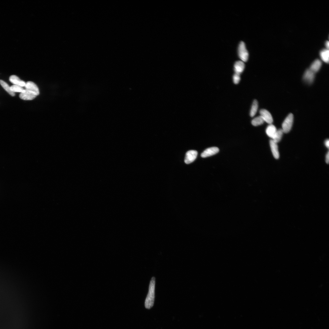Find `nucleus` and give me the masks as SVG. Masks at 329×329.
Returning <instances> with one entry per match:
<instances>
[{"instance_id":"obj_18","label":"nucleus","mask_w":329,"mask_h":329,"mask_svg":"<svg viewBox=\"0 0 329 329\" xmlns=\"http://www.w3.org/2000/svg\"><path fill=\"white\" fill-rule=\"evenodd\" d=\"M0 84L3 88L11 96H14L15 95V93L11 91L10 87L6 82L2 80H0Z\"/></svg>"},{"instance_id":"obj_21","label":"nucleus","mask_w":329,"mask_h":329,"mask_svg":"<svg viewBox=\"0 0 329 329\" xmlns=\"http://www.w3.org/2000/svg\"><path fill=\"white\" fill-rule=\"evenodd\" d=\"M233 80L235 84L238 83L240 80V74L235 73L233 76Z\"/></svg>"},{"instance_id":"obj_2","label":"nucleus","mask_w":329,"mask_h":329,"mask_svg":"<svg viewBox=\"0 0 329 329\" xmlns=\"http://www.w3.org/2000/svg\"><path fill=\"white\" fill-rule=\"evenodd\" d=\"M293 115L290 113L285 119L282 125L281 129L284 133H287L290 130L293 125Z\"/></svg>"},{"instance_id":"obj_1","label":"nucleus","mask_w":329,"mask_h":329,"mask_svg":"<svg viewBox=\"0 0 329 329\" xmlns=\"http://www.w3.org/2000/svg\"><path fill=\"white\" fill-rule=\"evenodd\" d=\"M155 278L152 277L150 282L148 292L145 302V308L147 309H150L154 305L155 297Z\"/></svg>"},{"instance_id":"obj_9","label":"nucleus","mask_w":329,"mask_h":329,"mask_svg":"<svg viewBox=\"0 0 329 329\" xmlns=\"http://www.w3.org/2000/svg\"><path fill=\"white\" fill-rule=\"evenodd\" d=\"M26 89L31 91L38 95L39 94L38 88L37 85L31 81H28L26 83L25 86Z\"/></svg>"},{"instance_id":"obj_20","label":"nucleus","mask_w":329,"mask_h":329,"mask_svg":"<svg viewBox=\"0 0 329 329\" xmlns=\"http://www.w3.org/2000/svg\"><path fill=\"white\" fill-rule=\"evenodd\" d=\"M10 89L11 91L14 93L15 92H22L24 89L22 87L19 85H13L10 87Z\"/></svg>"},{"instance_id":"obj_6","label":"nucleus","mask_w":329,"mask_h":329,"mask_svg":"<svg viewBox=\"0 0 329 329\" xmlns=\"http://www.w3.org/2000/svg\"><path fill=\"white\" fill-rule=\"evenodd\" d=\"M260 113L264 122L269 124H272L273 119L271 114L268 111L265 109H261L260 111Z\"/></svg>"},{"instance_id":"obj_24","label":"nucleus","mask_w":329,"mask_h":329,"mask_svg":"<svg viewBox=\"0 0 329 329\" xmlns=\"http://www.w3.org/2000/svg\"><path fill=\"white\" fill-rule=\"evenodd\" d=\"M325 46L326 47V48L328 49L329 47V42L328 41H326L325 42Z\"/></svg>"},{"instance_id":"obj_11","label":"nucleus","mask_w":329,"mask_h":329,"mask_svg":"<svg viewBox=\"0 0 329 329\" xmlns=\"http://www.w3.org/2000/svg\"><path fill=\"white\" fill-rule=\"evenodd\" d=\"M10 82L14 85H19L22 87L25 86L26 83L21 80L18 76L15 75L11 76L9 78Z\"/></svg>"},{"instance_id":"obj_19","label":"nucleus","mask_w":329,"mask_h":329,"mask_svg":"<svg viewBox=\"0 0 329 329\" xmlns=\"http://www.w3.org/2000/svg\"><path fill=\"white\" fill-rule=\"evenodd\" d=\"M264 122V120L260 115L253 119L251 123L253 125L257 126L262 124Z\"/></svg>"},{"instance_id":"obj_7","label":"nucleus","mask_w":329,"mask_h":329,"mask_svg":"<svg viewBox=\"0 0 329 329\" xmlns=\"http://www.w3.org/2000/svg\"><path fill=\"white\" fill-rule=\"evenodd\" d=\"M315 74L314 73L309 69H307L305 71L303 76L304 81L309 84L312 83L315 78Z\"/></svg>"},{"instance_id":"obj_23","label":"nucleus","mask_w":329,"mask_h":329,"mask_svg":"<svg viewBox=\"0 0 329 329\" xmlns=\"http://www.w3.org/2000/svg\"><path fill=\"white\" fill-rule=\"evenodd\" d=\"M325 145L326 147L328 148L329 147V140L328 139L326 140L325 141Z\"/></svg>"},{"instance_id":"obj_17","label":"nucleus","mask_w":329,"mask_h":329,"mask_svg":"<svg viewBox=\"0 0 329 329\" xmlns=\"http://www.w3.org/2000/svg\"><path fill=\"white\" fill-rule=\"evenodd\" d=\"M258 108V103L256 100H255L253 103L250 111V116L253 117L256 114Z\"/></svg>"},{"instance_id":"obj_15","label":"nucleus","mask_w":329,"mask_h":329,"mask_svg":"<svg viewBox=\"0 0 329 329\" xmlns=\"http://www.w3.org/2000/svg\"><path fill=\"white\" fill-rule=\"evenodd\" d=\"M320 55L322 60L326 63L329 62V51L326 48L322 50L320 52Z\"/></svg>"},{"instance_id":"obj_14","label":"nucleus","mask_w":329,"mask_h":329,"mask_svg":"<svg viewBox=\"0 0 329 329\" xmlns=\"http://www.w3.org/2000/svg\"><path fill=\"white\" fill-rule=\"evenodd\" d=\"M277 130V129L275 126L271 124H269L267 126L266 129V132L267 135L272 139Z\"/></svg>"},{"instance_id":"obj_3","label":"nucleus","mask_w":329,"mask_h":329,"mask_svg":"<svg viewBox=\"0 0 329 329\" xmlns=\"http://www.w3.org/2000/svg\"><path fill=\"white\" fill-rule=\"evenodd\" d=\"M238 55L239 58L244 62H246L248 58L249 53L245 44L243 41L240 43L238 48Z\"/></svg>"},{"instance_id":"obj_4","label":"nucleus","mask_w":329,"mask_h":329,"mask_svg":"<svg viewBox=\"0 0 329 329\" xmlns=\"http://www.w3.org/2000/svg\"><path fill=\"white\" fill-rule=\"evenodd\" d=\"M197 152L195 150H190L186 153L184 161L186 164H190L193 162L197 157Z\"/></svg>"},{"instance_id":"obj_12","label":"nucleus","mask_w":329,"mask_h":329,"mask_svg":"<svg viewBox=\"0 0 329 329\" xmlns=\"http://www.w3.org/2000/svg\"><path fill=\"white\" fill-rule=\"evenodd\" d=\"M321 65V61L319 59H316L311 64L309 69L315 73L320 70Z\"/></svg>"},{"instance_id":"obj_10","label":"nucleus","mask_w":329,"mask_h":329,"mask_svg":"<svg viewBox=\"0 0 329 329\" xmlns=\"http://www.w3.org/2000/svg\"><path fill=\"white\" fill-rule=\"evenodd\" d=\"M270 145L274 157L275 159H278L279 157V154L277 143L271 139L270 141Z\"/></svg>"},{"instance_id":"obj_8","label":"nucleus","mask_w":329,"mask_h":329,"mask_svg":"<svg viewBox=\"0 0 329 329\" xmlns=\"http://www.w3.org/2000/svg\"><path fill=\"white\" fill-rule=\"evenodd\" d=\"M219 151V149L217 147H210L204 150L201 153V156L203 158L207 157L217 154Z\"/></svg>"},{"instance_id":"obj_5","label":"nucleus","mask_w":329,"mask_h":329,"mask_svg":"<svg viewBox=\"0 0 329 329\" xmlns=\"http://www.w3.org/2000/svg\"><path fill=\"white\" fill-rule=\"evenodd\" d=\"M37 95L34 92L26 89L20 93L19 97L21 99L25 100H32L35 98Z\"/></svg>"},{"instance_id":"obj_16","label":"nucleus","mask_w":329,"mask_h":329,"mask_svg":"<svg viewBox=\"0 0 329 329\" xmlns=\"http://www.w3.org/2000/svg\"><path fill=\"white\" fill-rule=\"evenodd\" d=\"M283 133L284 132L282 129L277 130L272 140L277 143L281 140Z\"/></svg>"},{"instance_id":"obj_22","label":"nucleus","mask_w":329,"mask_h":329,"mask_svg":"<svg viewBox=\"0 0 329 329\" xmlns=\"http://www.w3.org/2000/svg\"><path fill=\"white\" fill-rule=\"evenodd\" d=\"M325 161L327 164L329 163V152L328 151L326 154L325 157Z\"/></svg>"},{"instance_id":"obj_13","label":"nucleus","mask_w":329,"mask_h":329,"mask_svg":"<svg viewBox=\"0 0 329 329\" xmlns=\"http://www.w3.org/2000/svg\"><path fill=\"white\" fill-rule=\"evenodd\" d=\"M245 68V65L242 61L236 62L234 65V70L235 73L240 74L243 71Z\"/></svg>"}]
</instances>
